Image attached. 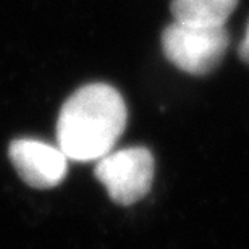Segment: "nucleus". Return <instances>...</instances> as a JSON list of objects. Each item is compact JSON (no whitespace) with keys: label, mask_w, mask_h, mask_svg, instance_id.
Here are the masks:
<instances>
[{"label":"nucleus","mask_w":249,"mask_h":249,"mask_svg":"<svg viewBox=\"0 0 249 249\" xmlns=\"http://www.w3.org/2000/svg\"><path fill=\"white\" fill-rule=\"evenodd\" d=\"M126 120V104L115 88L106 83L86 84L76 89L60 108L58 147L71 160H99L120 139Z\"/></svg>","instance_id":"obj_1"},{"label":"nucleus","mask_w":249,"mask_h":249,"mask_svg":"<svg viewBox=\"0 0 249 249\" xmlns=\"http://www.w3.org/2000/svg\"><path fill=\"white\" fill-rule=\"evenodd\" d=\"M230 36L225 26L173 21L162 33V51L167 60L181 71L202 76L218 67Z\"/></svg>","instance_id":"obj_2"},{"label":"nucleus","mask_w":249,"mask_h":249,"mask_svg":"<svg viewBox=\"0 0 249 249\" xmlns=\"http://www.w3.org/2000/svg\"><path fill=\"white\" fill-rule=\"evenodd\" d=\"M156 162L146 147H124L108 152L96 163V178L118 206H131L149 194Z\"/></svg>","instance_id":"obj_3"},{"label":"nucleus","mask_w":249,"mask_h":249,"mask_svg":"<svg viewBox=\"0 0 249 249\" xmlns=\"http://www.w3.org/2000/svg\"><path fill=\"white\" fill-rule=\"evenodd\" d=\"M8 157L19 178L36 189L55 188L68 170V157L62 149L39 139H15L10 142Z\"/></svg>","instance_id":"obj_4"},{"label":"nucleus","mask_w":249,"mask_h":249,"mask_svg":"<svg viewBox=\"0 0 249 249\" xmlns=\"http://www.w3.org/2000/svg\"><path fill=\"white\" fill-rule=\"evenodd\" d=\"M236 5L238 0H172L170 10L175 21L225 26Z\"/></svg>","instance_id":"obj_5"},{"label":"nucleus","mask_w":249,"mask_h":249,"mask_svg":"<svg viewBox=\"0 0 249 249\" xmlns=\"http://www.w3.org/2000/svg\"><path fill=\"white\" fill-rule=\"evenodd\" d=\"M238 52H240V58H241V60L249 65V23H248V26H246L245 37H243Z\"/></svg>","instance_id":"obj_6"}]
</instances>
